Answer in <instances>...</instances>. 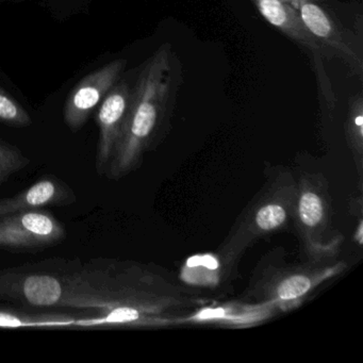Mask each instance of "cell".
<instances>
[{
	"label": "cell",
	"mask_w": 363,
	"mask_h": 363,
	"mask_svg": "<svg viewBox=\"0 0 363 363\" xmlns=\"http://www.w3.org/2000/svg\"><path fill=\"white\" fill-rule=\"evenodd\" d=\"M178 78L169 45L162 46L146 61L133 88L122 139L104 175L108 179H122L140 167L167 122Z\"/></svg>",
	"instance_id": "cell-1"
},
{
	"label": "cell",
	"mask_w": 363,
	"mask_h": 363,
	"mask_svg": "<svg viewBox=\"0 0 363 363\" xmlns=\"http://www.w3.org/2000/svg\"><path fill=\"white\" fill-rule=\"evenodd\" d=\"M296 194L292 176L278 175L230 233L222 250L226 259L233 260L256 240L286 227L294 218Z\"/></svg>",
	"instance_id": "cell-2"
},
{
	"label": "cell",
	"mask_w": 363,
	"mask_h": 363,
	"mask_svg": "<svg viewBox=\"0 0 363 363\" xmlns=\"http://www.w3.org/2000/svg\"><path fill=\"white\" fill-rule=\"evenodd\" d=\"M326 182L320 176H303L297 184L294 218L308 252L318 260L328 258L340 244L333 231Z\"/></svg>",
	"instance_id": "cell-3"
},
{
	"label": "cell",
	"mask_w": 363,
	"mask_h": 363,
	"mask_svg": "<svg viewBox=\"0 0 363 363\" xmlns=\"http://www.w3.org/2000/svg\"><path fill=\"white\" fill-rule=\"evenodd\" d=\"M65 238V226L45 208L0 218V248L4 250H41L56 245Z\"/></svg>",
	"instance_id": "cell-4"
},
{
	"label": "cell",
	"mask_w": 363,
	"mask_h": 363,
	"mask_svg": "<svg viewBox=\"0 0 363 363\" xmlns=\"http://www.w3.org/2000/svg\"><path fill=\"white\" fill-rule=\"evenodd\" d=\"M339 267L301 265L272 271L260 278L255 294L262 301L278 307H294L324 280L339 272Z\"/></svg>",
	"instance_id": "cell-5"
},
{
	"label": "cell",
	"mask_w": 363,
	"mask_h": 363,
	"mask_svg": "<svg viewBox=\"0 0 363 363\" xmlns=\"http://www.w3.org/2000/svg\"><path fill=\"white\" fill-rule=\"evenodd\" d=\"M299 14L308 30L320 42L323 50L339 57L350 71L362 80L363 56L360 44L354 35L344 28L316 0L303 1Z\"/></svg>",
	"instance_id": "cell-6"
},
{
	"label": "cell",
	"mask_w": 363,
	"mask_h": 363,
	"mask_svg": "<svg viewBox=\"0 0 363 363\" xmlns=\"http://www.w3.org/2000/svg\"><path fill=\"white\" fill-rule=\"evenodd\" d=\"M124 59L111 61L92 72L73 89L65 107V122L72 131H78L88 122L126 67Z\"/></svg>",
	"instance_id": "cell-7"
},
{
	"label": "cell",
	"mask_w": 363,
	"mask_h": 363,
	"mask_svg": "<svg viewBox=\"0 0 363 363\" xmlns=\"http://www.w3.org/2000/svg\"><path fill=\"white\" fill-rule=\"evenodd\" d=\"M131 97L133 88L126 82H118L96 109L99 138L95 157V169L99 176L105 175L122 139Z\"/></svg>",
	"instance_id": "cell-8"
},
{
	"label": "cell",
	"mask_w": 363,
	"mask_h": 363,
	"mask_svg": "<svg viewBox=\"0 0 363 363\" xmlns=\"http://www.w3.org/2000/svg\"><path fill=\"white\" fill-rule=\"evenodd\" d=\"M75 201V193L65 182L56 177L42 178L14 196L0 199V218L48 206H69Z\"/></svg>",
	"instance_id": "cell-9"
},
{
	"label": "cell",
	"mask_w": 363,
	"mask_h": 363,
	"mask_svg": "<svg viewBox=\"0 0 363 363\" xmlns=\"http://www.w3.org/2000/svg\"><path fill=\"white\" fill-rule=\"evenodd\" d=\"M261 16L272 26L314 54L324 52L320 42L308 30L301 14L284 0H252Z\"/></svg>",
	"instance_id": "cell-10"
},
{
	"label": "cell",
	"mask_w": 363,
	"mask_h": 363,
	"mask_svg": "<svg viewBox=\"0 0 363 363\" xmlns=\"http://www.w3.org/2000/svg\"><path fill=\"white\" fill-rule=\"evenodd\" d=\"M77 318L60 314H28L0 310V327H71Z\"/></svg>",
	"instance_id": "cell-11"
},
{
	"label": "cell",
	"mask_w": 363,
	"mask_h": 363,
	"mask_svg": "<svg viewBox=\"0 0 363 363\" xmlns=\"http://www.w3.org/2000/svg\"><path fill=\"white\" fill-rule=\"evenodd\" d=\"M345 133L348 146L358 163V169H360L363 156V97L360 93L350 99Z\"/></svg>",
	"instance_id": "cell-12"
},
{
	"label": "cell",
	"mask_w": 363,
	"mask_h": 363,
	"mask_svg": "<svg viewBox=\"0 0 363 363\" xmlns=\"http://www.w3.org/2000/svg\"><path fill=\"white\" fill-rule=\"evenodd\" d=\"M30 160L20 148L0 137V186L12 175L28 167Z\"/></svg>",
	"instance_id": "cell-13"
},
{
	"label": "cell",
	"mask_w": 363,
	"mask_h": 363,
	"mask_svg": "<svg viewBox=\"0 0 363 363\" xmlns=\"http://www.w3.org/2000/svg\"><path fill=\"white\" fill-rule=\"evenodd\" d=\"M0 123L16 128L33 124L28 112L5 89L0 86Z\"/></svg>",
	"instance_id": "cell-14"
},
{
	"label": "cell",
	"mask_w": 363,
	"mask_h": 363,
	"mask_svg": "<svg viewBox=\"0 0 363 363\" xmlns=\"http://www.w3.org/2000/svg\"><path fill=\"white\" fill-rule=\"evenodd\" d=\"M286 3L290 4L291 6L295 8V9L298 10L299 6L303 3V1H307V0H284Z\"/></svg>",
	"instance_id": "cell-15"
}]
</instances>
